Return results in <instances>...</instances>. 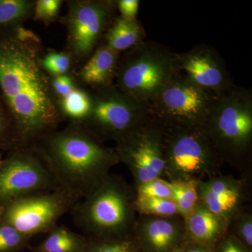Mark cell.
Segmentation results:
<instances>
[{
	"label": "cell",
	"mask_w": 252,
	"mask_h": 252,
	"mask_svg": "<svg viewBox=\"0 0 252 252\" xmlns=\"http://www.w3.org/2000/svg\"><path fill=\"white\" fill-rule=\"evenodd\" d=\"M177 54L154 41H142L121 54L114 84L149 104L178 72Z\"/></svg>",
	"instance_id": "obj_5"
},
{
	"label": "cell",
	"mask_w": 252,
	"mask_h": 252,
	"mask_svg": "<svg viewBox=\"0 0 252 252\" xmlns=\"http://www.w3.org/2000/svg\"></svg>",
	"instance_id": "obj_36"
},
{
	"label": "cell",
	"mask_w": 252,
	"mask_h": 252,
	"mask_svg": "<svg viewBox=\"0 0 252 252\" xmlns=\"http://www.w3.org/2000/svg\"><path fill=\"white\" fill-rule=\"evenodd\" d=\"M161 126L168 182L203 181L220 175L222 161L201 129Z\"/></svg>",
	"instance_id": "obj_7"
},
{
	"label": "cell",
	"mask_w": 252,
	"mask_h": 252,
	"mask_svg": "<svg viewBox=\"0 0 252 252\" xmlns=\"http://www.w3.org/2000/svg\"><path fill=\"white\" fill-rule=\"evenodd\" d=\"M117 11L120 16L126 19H137L140 1L139 0H117Z\"/></svg>",
	"instance_id": "obj_30"
},
{
	"label": "cell",
	"mask_w": 252,
	"mask_h": 252,
	"mask_svg": "<svg viewBox=\"0 0 252 252\" xmlns=\"http://www.w3.org/2000/svg\"><path fill=\"white\" fill-rule=\"evenodd\" d=\"M135 189L120 176L109 174L73 207V223L89 238L127 236L135 228Z\"/></svg>",
	"instance_id": "obj_3"
},
{
	"label": "cell",
	"mask_w": 252,
	"mask_h": 252,
	"mask_svg": "<svg viewBox=\"0 0 252 252\" xmlns=\"http://www.w3.org/2000/svg\"><path fill=\"white\" fill-rule=\"evenodd\" d=\"M218 97L195 85L179 69L148 104L151 117L163 126L201 129Z\"/></svg>",
	"instance_id": "obj_8"
},
{
	"label": "cell",
	"mask_w": 252,
	"mask_h": 252,
	"mask_svg": "<svg viewBox=\"0 0 252 252\" xmlns=\"http://www.w3.org/2000/svg\"><path fill=\"white\" fill-rule=\"evenodd\" d=\"M31 148L40 158L58 187L85 198L120 163L115 149L94 138L77 123L43 135Z\"/></svg>",
	"instance_id": "obj_2"
},
{
	"label": "cell",
	"mask_w": 252,
	"mask_h": 252,
	"mask_svg": "<svg viewBox=\"0 0 252 252\" xmlns=\"http://www.w3.org/2000/svg\"><path fill=\"white\" fill-rule=\"evenodd\" d=\"M44 54L40 38L24 26L0 35V94L12 121L14 149L31 147L66 121L42 65Z\"/></svg>",
	"instance_id": "obj_1"
},
{
	"label": "cell",
	"mask_w": 252,
	"mask_h": 252,
	"mask_svg": "<svg viewBox=\"0 0 252 252\" xmlns=\"http://www.w3.org/2000/svg\"><path fill=\"white\" fill-rule=\"evenodd\" d=\"M134 229L141 241L154 252L175 250V245L185 234V220L175 217L146 216L136 222Z\"/></svg>",
	"instance_id": "obj_15"
},
{
	"label": "cell",
	"mask_w": 252,
	"mask_h": 252,
	"mask_svg": "<svg viewBox=\"0 0 252 252\" xmlns=\"http://www.w3.org/2000/svg\"><path fill=\"white\" fill-rule=\"evenodd\" d=\"M3 162V159L1 158V157H0V165H1V163H2Z\"/></svg>",
	"instance_id": "obj_34"
},
{
	"label": "cell",
	"mask_w": 252,
	"mask_h": 252,
	"mask_svg": "<svg viewBox=\"0 0 252 252\" xmlns=\"http://www.w3.org/2000/svg\"><path fill=\"white\" fill-rule=\"evenodd\" d=\"M198 181H175L170 182L173 200L180 217L185 220L198 203L197 185Z\"/></svg>",
	"instance_id": "obj_21"
},
{
	"label": "cell",
	"mask_w": 252,
	"mask_h": 252,
	"mask_svg": "<svg viewBox=\"0 0 252 252\" xmlns=\"http://www.w3.org/2000/svg\"><path fill=\"white\" fill-rule=\"evenodd\" d=\"M57 102L66 121L68 122H80L90 111V91L77 84L69 94L57 99Z\"/></svg>",
	"instance_id": "obj_20"
},
{
	"label": "cell",
	"mask_w": 252,
	"mask_h": 252,
	"mask_svg": "<svg viewBox=\"0 0 252 252\" xmlns=\"http://www.w3.org/2000/svg\"><path fill=\"white\" fill-rule=\"evenodd\" d=\"M14 131L12 121L3 103L0 104V151L13 150Z\"/></svg>",
	"instance_id": "obj_28"
},
{
	"label": "cell",
	"mask_w": 252,
	"mask_h": 252,
	"mask_svg": "<svg viewBox=\"0 0 252 252\" xmlns=\"http://www.w3.org/2000/svg\"><path fill=\"white\" fill-rule=\"evenodd\" d=\"M79 199L61 189L16 199L0 209V220L32 238L47 233Z\"/></svg>",
	"instance_id": "obj_10"
},
{
	"label": "cell",
	"mask_w": 252,
	"mask_h": 252,
	"mask_svg": "<svg viewBox=\"0 0 252 252\" xmlns=\"http://www.w3.org/2000/svg\"><path fill=\"white\" fill-rule=\"evenodd\" d=\"M89 91L90 111L77 124L101 143H119L152 119L148 104L115 84Z\"/></svg>",
	"instance_id": "obj_6"
},
{
	"label": "cell",
	"mask_w": 252,
	"mask_h": 252,
	"mask_svg": "<svg viewBox=\"0 0 252 252\" xmlns=\"http://www.w3.org/2000/svg\"><path fill=\"white\" fill-rule=\"evenodd\" d=\"M136 211L149 217H175L180 216L172 199L136 196Z\"/></svg>",
	"instance_id": "obj_22"
},
{
	"label": "cell",
	"mask_w": 252,
	"mask_h": 252,
	"mask_svg": "<svg viewBox=\"0 0 252 252\" xmlns=\"http://www.w3.org/2000/svg\"><path fill=\"white\" fill-rule=\"evenodd\" d=\"M234 220L233 229L235 237L243 245L251 248L252 246V217L250 213H238L232 220ZM231 220V221H232Z\"/></svg>",
	"instance_id": "obj_29"
},
{
	"label": "cell",
	"mask_w": 252,
	"mask_h": 252,
	"mask_svg": "<svg viewBox=\"0 0 252 252\" xmlns=\"http://www.w3.org/2000/svg\"><path fill=\"white\" fill-rule=\"evenodd\" d=\"M35 0H0V32L21 27L32 18Z\"/></svg>",
	"instance_id": "obj_19"
},
{
	"label": "cell",
	"mask_w": 252,
	"mask_h": 252,
	"mask_svg": "<svg viewBox=\"0 0 252 252\" xmlns=\"http://www.w3.org/2000/svg\"><path fill=\"white\" fill-rule=\"evenodd\" d=\"M31 238L0 220V252H23L29 247Z\"/></svg>",
	"instance_id": "obj_23"
},
{
	"label": "cell",
	"mask_w": 252,
	"mask_h": 252,
	"mask_svg": "<svg viewBox=\"0 0 252 252\" xmlns=\"http://www.w3.org/2000/svg\"><path fill=\"white\" fill-rule=\"evenodd\" d=\"M201 130L222 162H246L252 144V91L235 86L219 97Z\"/></svg>",
	"instance_id": "obj_4"
},
{
	"label": "cell",
	"mask_w": 252,
	"mask_h": 252,
	"mask_svg": "<svg viewBox=\"0 0 252 252\" xmlns=\"http://www.w3.org/2000/svg\"><path fill=\"white\" fill-rule=\"evenodd\" d=\"M145 36L143 26L137 19L117 16L106 32L103 41L113 51L122 54L144 41Z\"/></svg>",
	"instance_id": "obj_17"
},
{
	"label": "cell",
	"mask_w": 252,
	"mask_h": 252,
	"mask_svg": "<svg viewBox=\"0 0 252 252\" xmlns=\"http://www.w3.org/2000/svg\"><path fill=\"white\" fill-rule=\"evenodd\" d=\"M179 69L195 85L220 97L235 86L226 66L215 48L199 44L177 54Z\"/></svg>",
	"instance_id": "obj_13"
},
{
	"label": "cell",
	"mask_w": 252,
	"mask_h": 252,
	"mask_svg": "<svg viewBox=\"0 0 252 252\" xmlns=\"http://www.w3.org/2000/svg\"><path fill=\"white\" fill-rule=\"evenodd\" d=\"M185 252H208V251H207V250H205V248L198 247V248H192L188 249V250H186Z\"/></svg>",
	"instance_id": "obj_32"
},
{
	"label": "cell",
	"mask_w": 252,
	"mask_h": 252,
	"mask_svg": "<svg viewBox=\"0 0 252 252\" xmlns=\"http://www.w3.org/2000/svg\"><path fill=\"white\" fill-rule=\"evenodd\" d=\"M89 238L78 234L67 227L58 224L48 232L47 235L32 252H85Z\"/></svg>",
	"instance_id": "obj_18"
},
{
	"label": "cell",
	"mask_w": 252,
	"mask_h": 252,
	"mask_svg": "<svg viewBox=\"0 0 252 252\" xmlns=\"http://www.w3.org/2000/svg\"><path fill=\"white\" fill-rule=\"evenodd\" d=\"M59 189L44 162L31 148L10 151L0 165V209L39 192Z\"/></svg>",
	"instance_id": "obj_11"
},
{
	"label": "cell",
	"mask_w": 252,
	"mask_h": 252,
	"mask_svg": "<svg viewBox=\"0 0 252 252\" xmlns=\"http://www.w3.org/2000/svg\"><path fill=\"white\" fill-rule=\"evenodd\" d=\"M220 252H246L244 245L233 235L227 237L220 245Z\"/></svg>",
	"instance_id": "obj_31"
},
{
	"label": "cell",
	"mask_w": 252,
	"mask_h": 252,
	"mask_svg": "<svg viewBox=\"0 0 252 252\" xmlns=\"http://www.w3.org/2000/svg\"><path fill=\"white\" fill-rule=\"evenodd\" d=\"M116 144L119 162L128 169L135 187L165 177L162 128L154 119Z\"/></svg>",
	"instance_id": "obj_12"
},
{
	"label": "cell",
	"mask_w": 252,
	"mask_h": 252,
	"mask_svg": "<svg viewBox=\"0 0 252 252\" xmlns=\"http://www.w3.org/2000/svg\"><path fill=\"white\" fill-rule=\"evenodd\" d=\"M117 0H69L61 19L67 31L64 52L79 68L103 41L106 32L117 17Z\"/></svg>",
	"instance_id": "obj_9"
},
{
	"label": "cell",
	"mask_w": 252,
	"mask_h": 252,
	"mask_svg": "<svg viewBox=\"0 0 252 252\" xmlns=\"http://www.w3.org/2000/svg\"><path fill=\"white\" fill-rule=\"evenodd\" d=\"M120 56L102 41L88 61L72 72L73 76L78 84L87 90L112 86L115 82Z\"/></svg>",
	"instance_id": "obj_14"
},
{
	"label": "cell",
	"mask_w": 252,
	"mask_h": 252,
	"mask_svg": "<svg viewBox=\"0 0 252 252\" xmlns=\"http://www.w3.org/2000/svg\"><path fill=\"white\" fill-rule=\"evenodd\" d=\"M0 100H1V102H2V100H1V94H0ZM0 104H1V103H0Z\"/></svg>",
	"instance_id": "obj_35"
},
{
	"label": "cell",
	"mask_w": 252,
	"mask_h": 252,
	"mask_svg": "<svg viewBox=\"0 0 252 252\" xmlns=\"http://www.w3.org/2000/svg\"><path fill=\"white\" fill-rule=\"evenodd\" d=\"M42 65L51 77L64 75L73 71L72 57L64 51L47 50L42 59Z\"/></svg>",
	"instance_id": "obj_24"
},
{
	"label": "cell",
	"mask_w": 252,
	"mask_h": 252,
	"mask_svg": "<svg viewBox=\"0 0 252 252\" xmlns=\"http://www.w3.org/2000/svg\"><path fill=\"white\" fill-rule=\"evenodd\" d=\"M63 2L62 0H35L32 18L49 26L58 19Z\"/></svg>",
	"instance_id": "obj_26"
},
{
	"label": "cell",
	"mask_w": 252,
	"mask_h": 252,
	"mask_svg": "<svg viewBox=\"0 0 252 252\" xmlns=\"http://www.w3.org/2000/svg\"><path fill=\"white\" fill-rule=\"evenodd\" d=\"M182 250L180 248H176L175 250H172L171 252H182Z\"/></svg>",
	"instance_id": "obj_33"
},
{
	"label": "cell",
	"mask_w": 252,
	"mask_h": 252,
	"mask_svg": "<svg viewBox=\"0 0 252 252\" xmlns=\"http://www.w3.org/2000/svg\"><path fill=\"white\" fill-rule=\"evenodd\" d=\"M136 196L168 198L173 200L170 182L162 178L154 179L135 187Z\"/></svg>",
	"instance_id": "obj_27"
},
{
	"label": "cell",
	"mask_w": 252,
	"mask_h": 252,
	"mask_svg": "<svg viewBox=\"0 0 252 252\" xmlns=\"http://www.w3.org/2000/svg\"><path fill=\"white\" fill-rule=\"evenodd\" d=\"M184 220L185 234L200 244L213 243L225 233L230 225L224 219L215 215L199 203Z\"/></svg>",
	"instance_id": "obj_16"
},
{
	"label": "cell",
	"mask_w": 252,
	"mask_h": 252,
	"mask_svg": "<svg viewBox=\"0 0 252 252\" xmlns=\"http://www.w3.org/2000/svg\"><path fill=\"white\" fill-rule=\"evenodd\" d=\"M85 252H136V249L129 235L116 238H89Z\"/></svg>",
	"instance_id": "obj_25"
}]
</instances>
